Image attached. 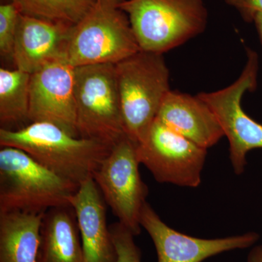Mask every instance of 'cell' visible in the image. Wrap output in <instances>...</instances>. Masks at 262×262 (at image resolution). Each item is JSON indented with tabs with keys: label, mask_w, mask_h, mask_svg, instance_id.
I'll return each instance as SVG.
<instances>
[{
	"label": "cell",
	"mask_w": 262,
	"mask_h": 262,
	"mask_svg": "<svg viewBox=\"0 0 262 262\" xmlns=\"http://www.w3.org/2000/svg\"><path fill=\"white\" fill-rule=\"evenodd\" d=\"M0 145L17 148L58 177L80 186L93 179L112 148L71 135L50 122H31L16 129L0 128Z\"/></svg>",
	"instance_id": "1"
},
{
	"label": "cell",
	"mask_w": 262,
	"mask_h": 262,
	"mask_svg": "<svg viewBox=\"0 0 262 262\" xmlns=\"http://www.w3.org/2000/svg\"><path fill=\"white\" fill-rule=\"evenodd\" d=\"M79 187L22 150L10 146L0 149V213H45L69 206Z\"/></svg>",
	"instance_id": "2"
},
{
	"label": "cell",
	"mask_w": 262,
	"mask_h": 262,
	"mask_svg": "<svg viewBox=\"0 0 262 262\" xmlns=\"http://www.w3.org/2000/svg\"><path fill=\"white\" fill-rule=\"evenodd\" d=\"M125 134L137 145L170 92L163 54L140 51L115 64Z\"/></svg>",
	"instance_id": "3"
},
{
	"label": "cell",
	"mask_w": 262,
	"mask_h": 262,
	"mask_svg": "<svg viewBox=\"0 0 262 262\" xmlns=\"http://www.w3.org/2000/svg\"><path fill=\"white\" fill-rule=\"evenodd\" d=\"M141 51L163 54L202 34L208 24L203 0H125Z\"/></svg>",
	"instance_id": "4"
},
{
	"label": "cell",
	"mask_w": 262,
	"mask_h": 262,
	"mask_svg": "<svg viewBox=\"0 0 262 262\" xmlns=\"http://www.w3.org/2000/svg\"><path fill=\"white\" fill-rule=\"evenodd\" d=\"M125 0H97L85 17L72 27L65 58L75 67L116 64L140 51Z\"/></svg>",
	"instance_id": "5"
},
{
	"label": "cell",
	"mask_w": 262,
	"mask_h": 262,
	"mask_svg": "<svg viewBox=\"0 0 262 262\" xmlns=\"http://www.w3.org/2000/svg\"><path fill=\"white\" fill-rule=\"evenodd\" d=\"M75 93L80 137L113 147L127 136L115 64L75 67Z\"/></svg>",
	"instance_id": "6"
},
{
	"label": "cell",
	"mask_w": 262,
	"mask_h": 262,
	"mask_svg": "<svg viewBox=\"0 0 262 262\" xmlns=\"http://www.w3.org/2000/svg\"><path fill=\"white\" fill-rule=\"evenodd\" d=\"M246 66L233 83L219 91L198 94L214 114L228 139L229 158L237 175L244 172L248 153L262 149V125L245 113L241 105L246 92L252 93L257 88V53L246 48Z\"/></svg>",
	"instance_id": "7"
},
{
	"label": "cell",
	"mask_w": 262,
	"mask_h": 262,
	"mask_svg": "<svg viewBox=\"0 0 262 262\" xmlns=\"http://www.w3.org/2000/svg\"><path fill=\"white\" fill-rule=\"evenodd\" d=\"M136 144L127 136L112 148L94 173L95 183L118 222L134 235L141 233V214L148 195L141 179Z\"/></svg>",
	"instance_id": "8"
},
{
	"label": "cell",
	"mask_w": 262,
	"mask_h": 262,
	"mask_svg": "<svg viewBox=\"0 0 262 262\" xmlns=\"http://www.w3.org/2000/svg\"><path fill=\"white\" fill-rule=\"evenodd\" d=\"M207 150L158 119L136 145L139 162L157 182L187 187L201 184Z\"/></svg>",
	"instance_id": "9"
},
{
	"label": "cell",
	"mask_w": 262,
	"mask_h": 262,
	"mask_svg": "<svg viewBox=\"0 0 262 262\" xmlns=\"http://www.w3.org/2000/svg\"><path fill=\"white\" fill-rule=\"evenodd\" d=\"M75 67L65 58L31 75L29 121L58 125L80 137L77 127Z\"/></svg>",
	"instance_id": "10"
},
{
	"label": "cell",
	"mask_w": 262,
	"mask_h": 262,
	"mask_svg": "<svg viewBox=\"0 0 262 262\" xmlns=\"http://www.w3.org/2000/svg\"><path fill=\"white\" fill-rule=\"evenodd\" d=\"M141 225L155 245L158 262H202L222 253L251 247L259 239L256 232L215 239L187 235L164 223L147 203L141 212Z\"/></svg>",
	"instance_id": "11"
},
{
	"label": "cell",
	"mask_w": 262,
	"mask_h": 262,
	"mask_svg": "<svg viewBox=\"0 0 262 262\" xmlns=\"http://www.w3.org/2000/svg\"><path fill=\"white\" fill-rule=\"evenodd\" d=\"M72 27L20 13L13 53L15 69L32 75L65 58Z\"/></svg>",
	"instance_id": "12"
},
{
	"label": "cell",
	"mask_w": 262,
	"mask_h": 262,
	"mask_svg": "<svg viewBox=\"0 0 262 262\" xmlns=\"http://www.w3.org/2000/svg\"><path fill=\"white\" fill-rule=\"evenodd\" d=\"M71 205L80 227L83 262H117L116 248L106 220V203L94 179L81 184Z\"/></svg>",
	"instance_id": "13"
},
{
	"label": "cell",
	"mask_w": 262,
	"mask_h": 262,
	"mask_svg": "<svg viewBox=\"0 0 262 262\" xmlns=\"http://www.w3.org/2000/svg\"><path fill=\"white\" fill-rule=\"evenodd\" d=\"M156 119L204 149L225 136L214 114L198 95L170 91Z\"/></svg>",
	"instance_id": "14"
},
{
	"label": "cell",
	"mask_w": 262,
	"mask_h": 262,
	"mask_svg": "<svg viewBox=\"0 0 262 262\" xmlns=\"http://www.w3.org/2000/svg\"><path fill=\"white\" fill-rule=\"evenodd\" d=\"M37 262H83L80 227L72 205L45 212Z\"/></svg>",
	"instance_id": "15"
},
{
	"label": "cell",
	"mask_w": 262,
	"mask_h": 262,
	"mask_svg": "<svg viewBox=\"0 0 262 262\" xmlns=\"http://www.w3.org/2000/svg\"><path fill=\"white\" fill-rule=\"evenodd\" d=\"M45 213H0V262H37Z\"/></svg>",
	"instance_id": "16"
},
{
	"label": "cell",
	"mask_w": 262,
	"mask_h": 262,
	"mask_svg": "<svg viewBox=\"0 0 262 262\" xmlns=\"http://www.w3.org/2000/svg\"><path fill=\"white\" fill-rule=\"evenodd\" d=\"M31 74L15 69H0L1 128L11 130L15 124L29 121Z\"/></svg>",
	"instance_id": "17"
},
{
	"label": "cell",
	"mask_w": 262,
	"mask_h": 262,
	"mask_svg": "<svg viewBox=\"0 0 262 262\" xmlns=\"http://www.w3.org/2000/svg\"><path fill=\"white\" fill-rule=\"evenodd\" d=\"M12 2L20 14L74 27L91 11L97 0H12Z\"/></svg>",
	"instance_id": "18"
},
{
	"label": "cell",
	"mask_w": 262,
	"mask_h": 262,
	"mask_svg": "<svg viewBox=\"0 0 262 262\" xmlns=\"http://www.w3.org/2000/svg\"><path fill=\"white\" fill-rule=\"evenodd\" d=\"M20 12L11 2L0 6V52L13 59V48Z\"/></svg>",
	"instance_id": "19"
},
{
	"label": "cell",
	"mask_w": 262,
	"mask_h": 262,
	"mask_svg": "<svg viewBox=\"0 0 262 262\" xmlns=\"http://www.w3.org/2000/svg\"><path fill=\"white\" fill-rule=\"evenodd\" d=\"M110 227L116 248L117 262H141V251L134 241V234L120 222Z\"/></svg>",
	"instance_id": "20"
},
{
	"label": "cell",
	"mask_w": 262,
	"mask_h": 262,
	"mask_svg": "<svg viewBox=\"0 0 262 262\" xmlns=\"http://www.w3.org/2000/svg\"><path fill=\"white\" fill-rule=\"evenodd\" d=\"M225 3L235 8L247 23H253L255 16L262 14V0H225Z\"/></svg>",
	"instance_id": "21"
},
{
	"label": "cell",
	"mask_w": 262,
	"mask_h": 262,
	"mask_svg": "<svg viewBox=\"0 0 262 262\" xmlns=\"http://www.w3.org/2000/svg\"><path fill=\"white\" fill-rule=\"evenodd\" d=\"M248 262H262V245L253 247L248 253Z\"/></svg>",
	"instance_id": "22"
},
{
	"label": "cell",
	"mask_w": 262,
	"mask_h": 262,
	"mask_svg": "<svg viewBox=\"0 0 262 262\" xmlns=\"http://www.w3.org/2000/svg\"><path fill=\"white\" fill-rule=\"evenodd\" d=\"M253 23L256 26V30H257L258 37H259L260 42L262 45V14L258 13L255 16Z\"/></svg>",
	"instance_id": "23"
}]
</instances>
